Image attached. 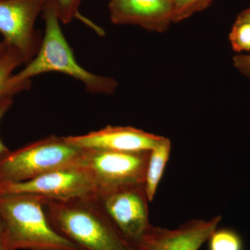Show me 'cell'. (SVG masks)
Wrapping results in <instances>:
<instances>
[{
  "label": "cell",
  "instance_id": "cell-1",
  "mask_svg": "<svg viewBox=\"0 0 250 250\" xmlns=\"http://www.w3.org/2000/svg\"><path fill=\"white\" fill-rule=\"evenodd\" d=\"M45 32L42 42L34 58L10 79V85L29 89L33 77L47 73L59 72L75 79L92 94L112 95L116 93L118 82L112 77L95 75L79 65L72 49L61 27L57 6L48 0L42 12Z\"/></svg>",
  "mask_w": 250,
  "mask_h": 250
},
{
  "label": "cell",
  "instance_id": "cell-2",
  "mask_svg": "<svg viewBox=\"0 0 250 250\" xmlns=\"http://www.w3.org/2000/svg\"><path fill=\"white\" fill-rule=\"evenodd\" d=\"M46 213L54 228L83 250H127L95 195L62 200H46Z\"/></svg>",
  "mask_w": 250,
  "mask_h": 250
},
{
  "label": "cell",
  "instance_id": "cell-3",
  "mask_svg": "<svg viewBox=\"0 0 250 250\" xmlns=\"http://www.w3.org/2000/svg\"><path fill=\"white\" fill-rule=\"evenodd\" d=\"M45 198L29 194L0 195V218L8 250H83L49 222Z\"/></svg>",
  "mask_w": 250,
  "mask_h": 250
},
{
  "label": "cell",
  "instance_id": "cell-4",
  "mask_svg": "<svg viewBox=\"0 0 250 250\" xmlns=\"http://www.w3.org/2000/svg\"><path fill=\"white\" fill-rule=\"evenodd\" d=\"M82 151L55 135L10 151L0 159V184L26 182L51 171L77 167Z\"/></svg>",
  "mask_w": 250,
  "mask_h": 250
},
{
  "label": "cell",
  "instance_id": "cell-5",
  "mask_svg": "<svg viewBox=\"0 0 250 250\" xmlns=\"http://www.w3.org/2000/svg\"><path fill=\"white\" fill-rule=\"evenodd\" d=\"M95 197L125 243L139 247L152 226L144 184L116 188Z\"/></svg>",
  "mask_w": 250,
  "mask_h": 250
},
{
  "label": "cell",
  "instance_id": "cell-6",
  "mask_svg": "<svg viewBox=\"0 0 250 250\" xmlns=\"http://www.w3.org/2000/svg\"><path fill=\"white\" fill-rule=\"evenodd\" d=\"M82 149L77 166L89 171L96 185L97 193L145 183L150 151L120 152Z\"/></svg>",
  "mask_w": 250,
  "mask_h": 250
},
{
  "label": "cell",
  "instance_id": "cell-7",
  "mask_svg": "<svg viewBox=\"0 0 250 250\" xmlns=\"http://www.w3.org/2000/svg\"><path fill=\"white\" fill-rule=\"evenodd\" d=\"M48 0H0V35L9 47L20 52L24 65L40 48L42 38L36 19Z\"/></svg>",
  "mask_w": 250,
  "mask_h": 250
},
{
  "label": "cell",
  "instance_id": "cell-8",
  "mask_svg": "<svg viewBox=\"0 0 250 250\" xmlns=\"http://www.w3.org/2000/svg\"><path fill=\"white\" fill-rule=\"evenodd\" d=\"M96 193L93 176L78 166L51 171L26 182L0 184V195L29 194L46 200H62Z\"/></svg>",
  "mask_w": 250,
  "mask_h": 250
},
{
  "label": "cell",
  "instance_id": "cell-9",
  "mask_svg": "<svg viewBox=\"0 0 250 250\" xmlns=\"http://www.w3.org/2000/svg\"><path fill=\"white\" fill-rule=\"evenodd\" d=\"M164 136L146 132L132 126H106L80 136H66L69 143L83 149L120 152H149Z\"/></svg>",
  "mask_w": 250,
  "mask_h": 250
},
{
  "label": "cell",
  "instance_id": "cell-10",
  "mask_svg": "<svg viewBox=\"0 0 250 250\" xmlns=\"http://www.w3.org/2000/svg\"><path fill=\"white\" fill-rule=\"evenodd\" d=\"M221 220L220 215L208 220L193 219L173 229L152 225L138 248L143 250H199Z\"/></svg>",
  "mask_w": 250,
  "mask_h": 250
},
{
  "label": "cell",
  "instance_id": "cell-11",
  "mask_svg": "<svg viewBox=\"0 0 250 250\" xmlns=\"http://www.w3.org/2000/svg\"><path fill=\"white\" fill-rule=\"evenodd\" d=\"M111 22L163 33L172 23V0H109Z\"/></svg>",
  "mask_w": 250,
  "mask_h": 250
},
{
  "label": "cell",
  "instance_id": "cell-12",
  "mask_svg": "<svg viewBox=\"0 0 250 250\" xmlns=\"http://www.w3.org/2000/svg\"><path fill=\"white\" fill-rule=\"evenodd\" d=\"M171 147L170 139L164 137L161 142L149 152L144 183L149 202H152L155 197L158 187L170 159Z\"/></svg>",
  "mask_w": 250,
  "mask_h": 250
},
{
  "label": "cell",
  "instance_id": "cell-13",
  "mask_svg": "<svg viewBox=\"0 0 250 250\" xmlns=\"http://www.w3.org/2000/svg\"><path fill=\"white\" fill-rule=\"evenodd\" d=\"M24 64L22 56L18 51L8 47L7 51L0 60V95L4 94H16L26 90L21 87H13L9 81L14 71L20 65Z\"/></svg>",
  "mask_w": 250,
  "mask_h": 250
},
{
  "label": "cell",
  "instance_id": "cell-14",
  "mask_svg": "<svg viewBox=\"0 0 250 250\" xmlns=\"http://www.w3.org/2000/svg\"><path fill=\"white\" fill-rule=\"evenodd\" d=\"M207 242L208 250H243L241 235L231 228H217Z\"/></svg>",
  "mask_w": 250,
  "mask_h": 250
},
{
  "label": "cell",
  "instance_id": "cell-15",
  "mask_svg": "<svg viewBox=\"0 0 250 250\" xmlns=\"http://www.w3.org/2000/svg\"><path fill=\"white\" fill-rule=\"evenodd\" d=\"M172 22H179L203 11L215 0H172Z\"/></svg>",
  "mask_w": 250,
  "mask_h": 250
},
{
  "label": "cell",
  "instance_id": "cell-16",
  "mask_svg": "<svg viewBox=\"0 0 250 250\" xmlns=\"http://www.w3.org/2000/svg\"><path fill=\"white\" fill-rule=\"evenodd\" d=\"M229 41L237 52L250 51V22H236L229 34Z\"/></svg>",
  "mask_w": 250,
  "mask_h": 250
},
{
  "label": "cell",
  "instance_id": "cell-17",
  "mask_svg": "<svg viewBox=\"0 0 250 250\" xmlns=\"http://www.w3.org/2000/svg\"><path fill=\"white\" fill-rule=\"evenodd\" d=\"M57 6L60 21L62 24H68L79 14V7L82 0H53Z\"/></svg>",
  "mask_w": 250,
  "mask_h": 250
},
{
  "label": "cell",
  "instance_id": "cell-18",
  "mask_svg": "<svg viewBox=\"0 0 250 250\" xmlns=\"http://www.w3.org/2000/svg\"><path fill=\"white\" fill-rule=\"evenodd\" d=\"M14 96L15 95L13 94H4L0 95V122L6 114V112L9 111V108L12 106ZM9 152V149L0 139V159Z\"/></svg>",
  "mask_w": 250,
  "mask_h": 250
},
{
  "label": "cell",
  "instance_id": "cell-19",
  "mask_svg": "<svg viewBox=\"0 0 250 250\" xmlns=\"http://www.w3.org/2000/svg\"><path fill=\"white\" fill-rule=\"evenodd\" d=\"M233 65L242 74L250 78V55H238L233 57Z\"/></svg>",
  "mask_w": 250,
  "mask_h": 250
},
{
  "label": "cell",
  "instance_id": "cell-20",
  "mask_svg": "<svg viewBox=\"0 0 250 250\" xmlns=\"http://www.w3.org/2000/svg\"><path fill=\"white\" fill-rule=\"evenodd\" d=\"M236 22H250V8L245 10L237 18Z\"/></svg>",
  "mask_w": 250,
  "mask_h": 250
},
{
  "label": "cell",
  "instance_id": "cell-21",
  "mask_svg": "<svg viewBox=\"0 0 250 250\" xmlns=\"http://www.w3.org/2000/svg\"><path fill=\"white\" fill-rule=\"evenodd\" d=\"M0 250H8L5 243L4 226H3L1 218H0Z\"/></svg>",
  "mask_w": 250,
  "mask_h": 250
},
{
  "label": "cell",
  "instance_id": "cell-22",
  "mask_svg": "<svg viewBox=\"0 0 250 250\" xmlns=\"http://www.w3.org/2000/svg\"><path fill=\"white\" fill-rule=\"evenodd\" d=\"M8 49V46L3 41L0 42V60L4 57Z\"/></svg>",
  "mask_w": 250,
  "mask_h": 250
},
{
  "label": "cell",
  "instance_id": "cell-23",
  "mask_svg": "<svg viewBox=\"0 0 250 250\" xmlns=\"http://www.w3.org/2000/svg\"><path fill=\"white\" fill-rule=\"evenodd\" d=\"M127 250H143L141 249V248H138V247L129 246V245H128Z\"/></svg>",
  "mask_w": 250,
  "mask_h": 250
}]
</instances>
